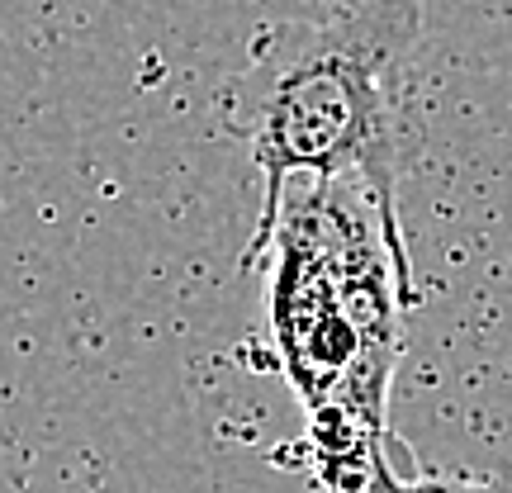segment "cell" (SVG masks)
Wrapping results in <instances>:
<instances>
[{"label": "cell", "instance_id": "obj_2", "mask_svg": "<svg viewBox=\"0 0 512 493\" xmlns=\"http://www.w3.org/2000/svg\"><path fill=\"white\" fill-rule=\"evenodd\" d=\"M370 493H512L503 479H475V475H427L408 441H399L394 432H384L380 456H375V479Z\"/></svg>", "mask_w": 512, "mask_h": 493}, {"label": "cell", "instance_id": "obj_1", "mask_svg": "<svg viewBox=\"0 0 512 493\" xmlns=\"http://www.w3.org/2000/svg\"><path fill=\"white\" fill-rule=\"evenodd\" d=\"M418 38V0H347L328 15L271 24L247 67L223 81L214 105L223 138L261 171V214L242 266H256L275 242L294 176L318 185L356 176L380 209L384 242L413 290L399 233V171L403 76Z\"/></svg>", "mask_w": 512, "mask_h": 493}]
</instances>
